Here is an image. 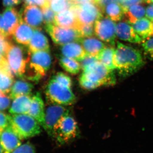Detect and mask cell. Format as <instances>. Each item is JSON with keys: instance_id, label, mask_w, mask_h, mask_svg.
<instances>
[{"instance_id": "obj_32", "label": "cell", "mask_w": 153, "mask_h": 153, "mask_svg": "<svg viewBox=\"0 0 153 153\" xmlns=\"http://www.w3.org/2000/svg\"><path fill=\"white\" fill-rule=\"evenodd\" d=\"M52 79L61 85L71 88L72 85V81L69 76L62 72H58L53 76Z\"/></svg>"}, {"instance_id": "obj_19", "label": "cell", "mask_w": 153, "mask_h": 153, "mask_svg": "<svg viewBox=\"0 0 153 153\" xmlns=\"http://www.w3.org/2000/svg\"><path fill=\"white\" fill-rule=\"evenodd\" d=\"M33 33L32 27L21 19L13 36V39L18 44L28 46L33 36Z\"/></svg>"}, {"instance_id": "obj_27", "label": "cell", "mask_w": 153, "mask_h": 153, "mask_svg": "<svg viewBox=\"0 0 153 153\" xmlns=\"http://www.w3.org/2000/svg\"><path fill=\"white\" fill-rule=\"evenodd\" d=\"M103 13H105L108 17L114 22H118L123 17L124 10L122 6L117 3L109 4L105 7Z\"/></svg>"}, {"instance_id": "obj_16", "label": "cell", "mask_w": 153, "mask_h": 153, "mask_svg": "<svg viewBox=\"0 0 153 153\" xmlns=\"http://www.w3.org/2000/svg\"><path fill=\"white\" fill-rule=\"evenodd\" d=\"M34 118L44 128L45 126V110L44 104L39 93H36L31 97V102L28 114Z\"/></svg>"}, {"instance_id": "obj_35", "label": "cell", "mask_w": 153, "mask_h": 153, "mask_svg": "<svg viewBox=\"0 0 153 153\" xmlns=\"http://www.w3.org/2000/svg\"><path fill=\"white\" fill-rule=\"evenodd\" d=\"M79 84L82 88L88 91L94 90L97 88L102 87V85L99 83L88 81L81 76L79 78Z\"/></svg>"}, {"instance_id": "obj_31", "label": "cell", "mask_w": 153, "mask_h": 153, "mask_svg": "<svg viewBox=\"0 0 153 153\" xmlns=\"http://www.w3.org/2000/svg\"><path fill=\"white\" fill-rule=\"evenodd\" d=\"M42 12L43 23L45 25L54 24L55 16L56 13L51 8L50 4L41 7Z\"/></svg>"}, {"instance_id": "obj_12", "label": "cell", "mask_w": 153, "mask_h": 153, "mask_svg": "<svg viewBox=\"0 0 153 153\" xmlns=\"http://www.w3.org/2000/svg\"><path fill=\"white\" fill-rule=\"evenodd\" d=\"M24 22L34 29H40L43 23L42 12L36 5L25 4L19 13Z\"/></svg>"}, {"instance_id": "obj_34", "label": "cell", "mask_w": 153, "mask_h": 153, "mask_svg": "<svg viewBox=\"0 0 153 153\" xmlns=\"http://www.w3.org/2000/svg\"><path fill=\"white\" fill-rule=\"evenodd\" d=\"M142 46L146 56L149 59L153 60V37L147 39Z\"/></svg>"}, {"instance_id": "obj_44", "label": "cell", "mask_w": 153, "mask_h": 153, "mask_svg": "<svg viewBox=\"0 0 153 153\" xmlns=\"http://www.w3.org/2000/svg\"><path fill=\"white\" fill-rule=\"evenodd\" d=\"M25 4H31L39 6V7H42L44 6L49 4V1L46 0H24Z\"/></svg>"}, {"instance_id": "obj_40", "label": "cell", "mask_w": 153, "mask_h": 153, "mask_svg": "<svg viewBox=\"0 0 153 153\" xmlns=\"http://www.w3.org/2000/svg\"><path fill=\"white\" fill-rule=\"evenodd\" d=\"M97 61L99 60L97 59V57L87 54L85 57L80 61L81 69L84 70L89 65L94 63V62H97Z\"/></svg>"}, {"instance_id": "obj_43", "label": "cell", "mask_w": 153, "mask_h": 153, "mask_svg": "<svg viewBox=\"0 0 153 153\" xmlns=\"http://www.w3.org/2000/svg\"><path fill=\"white\" fill-rule=\"evenodd\" d=\"M144 1L145 0H121L120 4L125 11L130 6L134 4H140Z\"/></svg>"}, {"instance_id": "obj_37", "label": "cell", "mask_w": 153, "mask_h": 153, "mask_svg": "<svg viewBox=\"0 0 153 153\" xmlns=\"http://www.w3.org/2000/svg\"><path fill=\"white\" fill-rule=\"evenodd\" d=\"M10 96L0 90V111H5L10 106Z\"/></svg>"}, {"instance_id": "obj_11", "label": "cell", "mask_w": 153, "mask_h": 153, "mask_svg": "<svg viewBox=\"0 0 153 153\" xmlns=\"http://www.w3.org/2000/svg\"><path fill=\"white\" fill-rule=\"evenodd\" d=\"M70 114L69 109L61 105H52L45 111L44 129L50 137H53L55 127L58 122L64 116Z\"/></svg>"}, {"instance_id": "obj_29", "label": "cell", "mask_w": 153, "mask_h": 153, "mask_svg": "<svg viewBox=\"0 0 153 153\" xmlns=\"http://www.w3.org/2000/svg\"><path fill=\"white\" fill-rule=\"evenodd\" d=\"M14 81V76L6 73L0 72V90L9 94Z\"/></svg>"}, {"instance_id": "obj_28", "label": "cell", "mask_w": 153, "mask_h": 153, "mask_svg": "<svg viewBox=\"0 0 153 153\" xmlns=\"http://www.w3.org/2000/svg\"><path fill=\"white\" fill-rule=\"evenodd\" d=\"M59 61L61 67L70 74L76 75L81 70L80 64L74 59L61 55L59 56Z\"/></svg>"}, {"instance_id": "obj_17", "label": "cell", "mask_w": 153, "mask_h": 153, "mask_svg": "<svg viewBox=\"0 0 153 153\" xmlns=\"http://www.w3.org/2000/svg\"><path fill=\"white\" fill-rule=\"evenodd\" d=\"M116 35L120 39L133 43H140L142 39L137 34L132 26L126 22H119L116 25Z\"/></svg>"}, {"instance_id": "obj_24", "label": "cell", "mask_w": 153, "mask_h": 153, "mask_svg": "<svg viewBox=\"0 0 153 153\" xmlns=\"http://www.w3.org/2000/svg\"><path fill=\"white\" fill-rule=\"evenodd\" d=\"M134 30L142 39L153 36V22L146 18H143L132 25Z\"/></svg>"}, {"instance_id": "obj_14", "label": "cell", "mask_w": 153, "mask_h": 153, "mask_svg": "<svg viewBox=\"0 0 153 153\" xmlns=\"http://www.w3.org/2000/svg\"><path fill=\"white\" fill-rule=\"evenodd\" d=\"M0 145L2 153H12L22 145L21 139L16 134L10 125L6 128L1 135Z\"/></svg>"}, {"instance_id": "obj_45", "label": "cell", "mask_w": 153, "mask_h": 153, "mask_svg": "<svg viewBox=\"0 0 153 153\" xmlns=\"http://www.w3.org/2000/svg\"><path fill=\"white\" fill-rule=\"evenodd\" d=\"M146 18L153 22V4H150L146 9Z\"/></svg>"}, {"instance_id": "obj_51", "label": "cell", "mask_w": 153, "mask_h": 153, "mask_svg": "<svg viewBox=\"0 0 153 153\" xmlns=\"http://www.w3.org/2000/svg\"><path fill=\"white\" fill-rule=\"evenodd\" d=\"M46 1H50V0H46Z\"/></svg>"}, {"instance_id": "obj_1", "label": "cell", "mask_w": 153, "mask_h": 153, "mask_svg": "<svg viewBox=\"0 0 153 153\" xmlns=\"http://www.w3.org/2000/svg\"><path fill=\"white\" fill-rule=\"evenodd\" d=\"M114 64L119 76L125 78L137 72L145 65V62L139 50L117 41Z\"/></svg>"}, {"instance_id": "obj_2", "label": "cell", "mask_w": 153, "mask_h": 153, "mask_svg": "<svg viewBox=\"0 0 153 153\" xmlns=\"http://www.w3.org/2000/svg\"><path fill=\"white\" fill-rule=\"evenodd\" d=\"M52 60L50 50L30 52L29 61L22 79L37 82L50 69Z\"/></svg>"}, {"instance_id": "obj_18", "label": "cell", "mask_w": 153, "mask_h": 153, "mask_svg": "<svg viewBox=\"0 0 153 153\" xmlns=\"http://www.w3.org/2000/svg\"><path fill=\"white\" fill-rule=\"evenodd\" d=\"M30 52L37 51H49L50 46L48 39L40 29H35L30 44L27 46Z\"/></svg>"}, {"instance_id": "obj_52", "label": "cell", "mask_w": 153, "mask_h": 153, "mask_svg": "<svg viewBox=\"0 0 153 153\" xmlns=\"http://www.w3.org/2000/svg\"><path fill=\"white\" fill-rule=\"evenodd\" d=\"M0 35H2V34H1V33H0Z\"/></svg>"}, {"instance_id": "obj_8", "label": "cell", "mask_w": 153, "mask_h": 153, "mask_svg": "<svg viewBox=\"0 0 153 153\" xmlns=\"http://www.w3.org/2000/svg\"><path fill=\"white\" fill-rule=\"evenodd\" d=\"M45 28L52 41L59 45L74 42H79L82 37L76 28H65L54 24L45 25Z\"/></svg>"}, {"instance_id": "obj_46", "label": "cell", "mask_w": 153, "mask_h": 153, "mask_svg": "<svg viewBox=\"0 0 153 153\" xmlns=\"http://www.w3.org/2000/svg\"><path fill=\"white\" fill-rule=\"evenodd\" d=\"M3 5L5 7H12L16 6L15 0H3Z\"/></svg>"}, {"instance_id": "obj_7", "label": "cell", "mask_w": 153, "mask_h": 153, "mask_svg": "<svg viewBox=\"0 0 153 153\" xmlns=\"http://www.w3.org/2000/svg\"><path fill=\"white\" fill-rule=\"evenodd\" d=\"M79 133L77 122L70 114H68L64 116L56 124L52 138L60 144H64L75 139Z\"/></svg>"}, {"instance_id": "obj_42", "label": "cell", "mask_w": 153, "mask_h": 153, "mask_svg": "<svg viewBox=\"0 0 153 153\" xmlns=\"http://www.w3.org/2000/svg\"><path fill=\"white\" fill-rule=\"evenodd\" d=\"M93 1L98 6L103 13V10L107 5L112 3H117L120 4L121 0H93Z\"/></svg>"}, {"instance_id": "obj_36", "label": "cell", "mask_w": 153, "mask_h": 153, "mask_svg": "<svg viewBox=\"0 0 153 153\" xmlns=\"http://www.w3.org/2000/svg\"><path fill=\"white\" fill-rule=\"evenodd\" d=\"M10 115L0 111V136L6 128L10 125Z\"/></svg>"}, {"instance_id": "obj_49", "label": "cell", "mask_w": 153, "mask_h": 153, "mask_svg": "<svg viewBox=\"0 0 153 153\" xmlns=\"http://www.w3.org/2000/svg\"><path fill=\"white\" fill-rule=\"evenodd\" d=\"M0 153H2V150H1V145H0Z\"/></svg>"}, {"instance_id": "obj_20", "label": "cell", "mask_w": 153, "mask_h": 153, "mask_svg": "<svg viewBox=\"0 0 153 153\" xmlns=\"http://www.w3.org/2000/svg\"><path fill=\"white\" fill-rule=\"evenodd\" d=\"M62 55L80 62L87 54L82 46L78 42L69 43L61 46Z\"/></svg>"}, {"instance_id": "obj_39", "label": "cell", "mask_w": 153, "mask_h": 153, "mask_svg": "<svg viewBox=\"0 0 153 153\" xmlns=\"http://www.w3.org/2000/svg\"><path fill=\"white\" fill-rule=\"evenodd\" d=\"M11 42L12 40L10 38H7L3 35H0V53L4 57Z\"/></svg>"}, {"instance_id": "obj_33", "label": "cell", "mask_w": 153, "mask_h": 153, "mask_svg": "<svg viewBox=\"0 0 153 153\" xmlns=\"http://www.w3.org/2000/svg\"><path fill=\"white\" fill-rule=\"evenodd\" d=\"M77 30L82 37H92L95 36L94 25H79Z\"/></svg>"}, {"instance_id": "obj_25", "label": "cell", "mask_w": 153, "mask_h": 153, "mask_svg": "<svg viewBox=\"0 0 153 153\" xmlns=\"http://www.w3.org/2000/svg\"><path fill=\"white\" fill-rule=\"evenodd\" d=\"M146 13V9L140 4H134L124 11V15L129 23L132 25L136 21L144 18Z\"/></svg>"}, {"instance_id": "obj_9", "label": "cell", "mask_w": 153, "mask_h": 153, "mask_svg": "<svg viewBox=\"0 0 153 153\" xmlns=\"http://www.w3.org/2000/svg\"><path fill=\"white\" fill-rule=\"evenodd\" d=\"M71 8L75 10L79 25H94L103 16L101 10L93 1L75 4Z\"/></svg>"}, {"instance_id": "obj_5", "label": "cell", "mask_w": 153, "mask_h": 153, "mask_svg": "<svg viewBox=\"0 0 153 153\" xmlns=\"http://www.w3.org/2000/svg\"><path fill=\"white\" fill-rule=\"evenodd\" d=\"M81 76L88 81L97 82L102 86H111L116 83L114 71L108 69L99 61L84 69Z\"/></svg>"}, {"instance_id": "obj_47", "label": "cell", "mask_w": 153, "mask_h": 153, "mask_svg": "<svg viewBox=\"0 0 153 153\" xmlns=\"http://www.w3.org/2000/svg\"><path fill=\"white\" fill-rule=\"evenodd\" d=\"M3 25H4V22H3V15L0 14V33L2 35H3Z\"/></svg>"}, {"instance_id": "obj_23", "label": "cell", "mask_w": 153, "mask_h": 153, "mask_svg": "<svg viewBox=\"0 0 153 153\" xmlns=\"http://www.w3.org/2000/svg\"><path fill=\"white\" fill-rule=\"evenodd\" d=\"M31 97L30 95H23L13 99L9 110L10 114H28L31 104Z\"/></svg>"}, {"instance_id": "obj_30", "label": "cell", "mask_w": 153, "mask_h": 153, "mask_svg": "<svg viewBox=\"0 0 153 153\" xmlns=\"http://www.w3.org/2000/svg\"><path fill=\"white\" fill-rule=\"evenodd\" d=\"M49 4L55 13L70 9L75 5L72 0H50Z\"/></svg>"}, {"instance_id": "obj_4", "label": "cell", "mask_w": 153, "mask_h": 153, "mask_svg": "<svg viewBox=\"0 0 153 153\" xmlns=\"http://www.w3.org/2000/svg\"><path fill=\"white\" fill-rule=\"evenodd\" d=\"M30 55L28 48L25 49L24 46L13 43L12 41L5 57L13 75L22 78L26 70Z\"/></svg>"}, {"instance_id": "obj_10", "label": "cell", "mask_w": 153, "mask_h": 153, "mask_svg": "<svg viewBox=\"0 0 153 153\" xmlns=\"http://www.w3.org/2000/svg\"><path fill=\"white\" fill-rule=\"evenodd\" d=\"M94 33L100 39L115 45L116 37V24L108 16H102L94 24Z\"/></svg>"}, {"instance_id": "obj_6", "label": "cell", "mask_w": 153, "mask_h": 153, "mask_svg": "<svg viewBox=\"0 0 153 153\" xmlns=\"http://www.w3.org/2000/svg\"><path fill=\"white\" fill-rule=\"evenodd\" d=\"M47 100L52 104L69 105L75 103L76 97L71 88L65 87L50 79L45 88Z\"/></svg>"}, {"instance_id": "obj_38", "label": "cell", "mask_w": 153, "mask_h": 153, "mask_svg": "<svg viewBox=\"0 0 153 153\" xmlns=\"http://www.w3.org/2000/svg\"><path fill=\"white\" fill-rule=\"evenodd\" d=\"M12 153H36L34 146L30 142L21 145Z\"/></svg>"}, {"instance_id": "obj_22", "label": "cell", "mask_w": 153, "mask_h": 153, "mask_svg": "<svg viewBox=\"0 0 153 153\" xmlns=\"http://www.w3.org/2000/svg\"><path fill=\"white\" fill-rule=\"evenodd\" d=\"M33 88V85L26 79L20 78L13 81L9 96L13 100L16 97L23 95H30Z\"/></svg>"}, {"instance_id": "obj_3", "label": "cell", "mask_w": 153, "mask_h": 153, "mask_svg": "<svg viewBox=\"0 0 153 153\" xmlns=\"http://www.w3.org/2000/svg\"><path fill=\"white\" fill-rule=\"evenodd\" d=\"M10 125L21 140L34 137L41 132L39 123L27 114H12Z\"/></svg>"}, {"instance_id": "obj_21", "label": "cell", "mask_w": 153, "mask_h": 153, "mask_svg": "<svg viewBox=\"0 0 153 153\" xmlns=\"http://www.w3.org/2000/svg\"><path fill=\"white\" fill-rule=\"evenodd\" d=\"M79 42L87 54L97 57L100 52L106 46L103 42L97 38L92 37H81Z\"/></svg>"}, {"instance_id": "obj_13", "label": "cell", "mask_w": 153, "mask_h": 153, "mask_svg": "<svg viewBox=\"0 0 153 153\" xmlns=\"http://www.w3.org/2000/svg\"><path fill=\"white\" fill-rule=\"evenodd\" d=\"M3 35L7 38H11L21 21L20 13L13 7H7L3 13Z\"/></svg>"}, {"instance_id": "obj_26", "label": "cell", "mask_w": 153, "mask_h": 153, "mask_svg": "<svg viewBox=\"0 0 153 153\" xmlns=\"http://www.w3.org/2000/svg\"><path fill=\"white\" fill-rule=\"evenodd\" d=\"M115 49L114 46H105L97 56L99 61L103 64L108 69L114 71L115 67L114 64Z\"/></svg>"}, {"instance_id": "obj_41", "label": "cell", "mask_w": 153, "mask_h": 153, "mask_svg": "<svg viewBox=\"0 0 153 153\" xmlns=\"http://www.w3.org/2000/svg\"><path fill=\"white\" fill-rule=\"evenodd\" d=\"M0 72L6 73L15 76L9 67V64L6 57L1 53H0Z\"/></svg>"}, {"instance_id": "obj_48", "label": "cell", "mask_w": 153, "mask_h": 153, "mask_svg": "<svg viewBox=\"0 0 153 153\" xmlns=\"http://www.w3.org/2000/svg\"><path fill=\"white\" fill-rule=\"evenodd\" d=\"M145 1L147 2L148 3H153V0H145Z\"/></svg>"}, {"instance_id": "obj_50", "label": "cell", "mask_w": 153, "mask_h": 153, "mask_svg": "<svg viewBox=\"0 0 153 153\" xmlns=\"http://www.w3.org/2000/svg\"></svg>"}, {"instance_id": "obj_15", "label": "cell", "mask_w": 153, "mask_h": 153, "mask_svg": "<svg viewBox=\"0 0 153 153\" xmlns=\"http://www.w3.org/2000/svg\"><path fill=\"white\" fill-rule=\"evenodd\" d=\"M54 25L62 27L76 28V30L79 25L75 12L73 8L56 13Z\"/></svg>"}]
</instances>
